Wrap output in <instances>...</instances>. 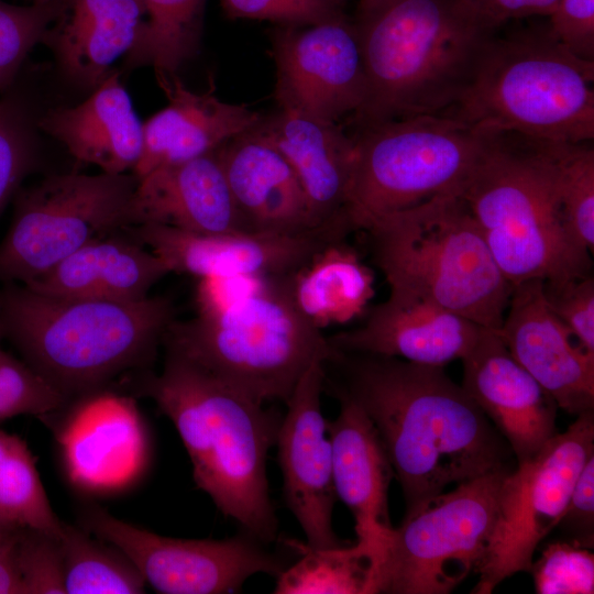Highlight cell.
Segmentation results:
<instances>
[{"instance_id":"cell-1","label":"cell","mask_w":594,"mask_h":594,"mask_svg":"<svg viewBox=\"0 0 594 594\" xmlns=\"http://www.w3.org/2000/svg\"><path fill=\"white\" fill-rule=\"evenodd\" d=\"M324 366L336 397L353 400L375 427L406 512L450 484L509 465L507 442L442 366L332 348Z\"/></svg>"},{"instance_id":"cell-2","label":"cell","mask_w":594,"mask_h":594,"mask_svg":"<svg viewBox=\"0 0 594 594\" xmlns=\"http://www.w3.org/2000/svg\"><path fill=\"white\" fill-rule=\"evenodd\" d=\"M135 387L173 421L197 486L218 509L260 542L275 540L266 459L282 418L168 350L162 371L142 374Z\"/></svg>"},{"instance_id":"cell-3","label":"cell","mask_w":594,"mask_h":594,"mask_svg":"<svg viewBox=\"0 0 594 594\" xmlns=\"http://www.w3.org/2000/svg\"><path fill=\"white\" fill-rule=\"evenodd\" d=\"M175 319L172 300L162 296L124 302L50 295L19 283L0 288V341L68 403L147 365Z\"/></svg>"},{"instance_id":"cell-4","label":"cell","mask_w":594,"mask_h":594,"mask_svg":"<svg viewBox=\"0 0 594 594\" xmlns=\"http://www.w3.org/2000/svg\"><path fill=\"white\" fill-rule=\"evenodd\" d=\"M351 16L366 77L365 100L351 117L355 129L446 114L496 33L475 23L455 0H356Z\"/></svg>"},{"instance_id":"cell-5","label":"cell","mask_w":594,"mask_h":594,"mask_svg":"<svg viewBox=\"0 0 594 594\" xmlns=\"http://www.w3.org/2000/svg\"><path fill=\"white\" fill-rule=\"evenodd\" d=\"M219 381L264 404L287 402L297 382L331 348L294 307L284 276L252 278L174 320L163 343Z\"/></svg>"},{"instance_id":"cell-6","label":"cell","mask_w":594,"mask_h":594,"mask_svg":"<svg viewBox=\"0 0 594 594\" xmlns=\"http://www.w3.org/2000/svg\"><path fill=\"white\" fill-rule=\"evenodd\" d=\"M593 81L594 62L566 51L547 25L504 36L494 33L446 116L490 135L592 142Z\"/></svg>"},{"instance_id":"cell-7","label":"cell","mask_w":594,"mask_h":594,"mask_svg":"<svg viewBox=\"0 0 594 594\" xmlns=\"http://www.w3.org/2000/svg\"><path fill=\"white\" fill-rule=\"evenodd\" d=\"M461 197L513 287L592 274L591 252L566 228L543 141L494 134Z\"/></svg>"},{"instance_id":"cell-8","label":"cell","mask_w":594,"mask_h":594,"mask_svg":"<svg viewBox=\"0 0 594 594\" xmlns=\"http://www.w3.org/2000/svg\"><path fill=\"white\" fill-rule=\"evenodd\" d=\"M362 232L389 289L421 295L484 328H501L513 286L461 196L378 218Z\"/></svg>"},{"instance_id":"cell-9","label":"cell","mask_w":594,"mask_h":594,"mask_svg":"<svg viewBox=\"0 0 594 594\" xmlns=\"http://www.w3.org/2000/svg\"><path fill=\"white\" fill-rule=\"evenodd\" d=\"M493 135L446 114L358 128L349 196L352 232L432 199L461 196Z\"/></svg>"},{"instance_id":"cell-10","label":"cell","mask_w":594,"mask_h":594,"mask_svg":"<svg viewBox=\"0 0 594 594\" xmlns=\"http://www.w3.org/2000/svg\"><path fill=\"white\" fill-rule=\"evenodd\" d=\"M503 466L406 512L382 552L375 593L447 594L475 571L492 535Z\"/></svg>"},{"instance_id":"cell-11","label":"cell","mask_w":594,"mask_h":594,"mask_svg":"<svg viewBox=\"0 0 594 594\" xmlns=\"http://www.w3.org/2000/svg\"><path fill=\"white\" fill-rule=\"evenodd\" d=\"M128 173L52 175L19 189L0 243V283L29 284L86 243L127 228Z\"/></svg>"},{"instance_id":"cell-12","label":"cell","mask_w":594,"mask_h":594,"mask_svg":"<svg viewBox=\"0 0 594 594\" xmlns=\"http://www.w3.org/2000/svg\"><path fill=\"white\" fill-rule=\"evenodd\" d=\"M593 454L594 410L576 416L564 432L556 433L534 457L506 474L472 593H492L506 578L529 571L537 547L556 528L582 468Z\"/></svg>"},{"instance_id":"cell-13","label":"cell","mask_w":594,"mask_h":594,"mask_svg":"<svg viewBox=\"0 0 594 594\" xmlns=\"http://www.w3.org/2000/svg\"><path fill=\"white\" fill-rule=\"evenodd\" d=\"M81 526L120 550L145 583L163 594L240 592L251 575L277 576L284 569L280 560L249 535L223 540L170 538L118 519L100 507L86 508Z\"/></svg>"},{"instance_id":"cell-14","label":"cell","mask_w":594,"mask_h":594,"mask_svg":"<svg viewBox=\"0 0 594 594\" xmlns=\"http://www.w3.org/2000/svg\"><path fill=\"white\" fill-rule=\"evenodd\" d=\"M279 109L338 122L366 96V77L352 16L345 12L306 26H276L272 34Z\"/></svg>"},{"instance_id":"cell-15","label":"cell","mask_w":594,"mask_h":594,"mask_svg":"<svg viewBox=\"0 0 594 594\" xmlns=\"http://www.w3.org/2000/svg\"><path fill=\"white\" fill-rule=\"evenodd\" d=\"M324 361L311 363L297 382L275 442L286 504L306 536V544L319 549L342 546L332 525L337 495L327 420L320 405Z\"/></svg>"},{"instance_id":"cell-16","label":"cell","mask_w":594,"mask_h":594,"mask_svg":"<svg viewBox=\"0 0 594 594\" xmlns=\"http://www.w3.org/2000/svg\"><path fill=\"white\" fill-rule=\"evenodd\" d=\"M167 266L169 273L204 278L287 276L333 240L326 233L268 235L196 233L145 223L123 229Z\"/></svg>"},{"instance_id":"cell-17","label":"cell","mask_w":594,"mask_h":594,"mask_svg":"<svg viewBox=\"0 0 594 594\" xmlns=\"http://www.w3.org/2000/svg\"><path fill=\"white\" fill-rule=\"evenodd\" d=\"M510 355L553 398L579 416L594 410V355L586 352L549 308L543 282L515 285L497 330Z\"/></svg>"},{"instance_id":"cell-18","label":"cell","mask_w":594,"mask_h":594,"mask_svg":"<svg viewBox=\"0 0 594 594\" xmlns=\"http://www.w3.org/2000/svg\"><path fill=\"white\" fill-rule=\"evenodd\" d=\"M485 329L421 295L389 289L388 298L369 310L362 326L327 340L339 351L443 366L462 360Z\"/></svg>"},{"instance_id":"cell-19","label":"cell","mask_w":594,"mask_h":594,"mask_svg":"<svg viewBox=\"0 0 594 594\" xmlns=\"http://www.w3.org/2000/svg\"><path fill=\"white\" fill-rule=\"evenodd\" d=\"M462 387L505 439L517 462L534 457L557 432L553 398L485 329L462 359Z\"/></svg>"},{"instance_id":"cell-20","label":"cell","mask_w":594,"mask_h":594,"mask_svg":"<svg viewBox=\"0 0 594 594\" xmlns=\"http://www.w3.org/2000/svg\"><path fill=\"white\" fill-rule=\"evenodd\" d=\"M257 128L296 174L319 229L336 240L352 232L349 196L354 140L338 122L279 109Z\"/></svg>"},{"instance_id":"cell-21","label":"cell","mask_w":594,"mask_h":594,"mask_svg":"<svg viewBox=\"0 0 594 594\" xmlns=\"http://www.w3.org/2000/svg\"><path fill=\"white\" fill-rule=\"evenodd\" d=\"M217 154L245 232L331 237L318 228L296 174L257 127L226 142Z\"/></svg>"},{"instance_id":"cell-22","label":"cell","mask_w":594,"mask_h":594,"mask_svg":"<svg viewBox=\"0 0 594 594\" xmlns=\"http://www.w3.org/2000/svg\"><path fill=\"white\" fill-rule=\"evenodd\" d=\"M61 435L74 483L91 491L125 486L143 470L146 439L130 397L100 389L78 399Z\"/></svg>"},{"instance_id":"cell-23","label":"cell","mask_w":594,"mask_h":594,"mask_svg":"<svg viewBox=\"0 0 594 594\" xmlns=\"http://www.w3.org/2000/svg\"><path fill=\"white\" fill-rule=\"evenodd\" d=\"M168 103L143 123V148L132 170L142 178L155 168L217 151L229 140L258 125L263 116L245 103L226 102L215 87L188 89L177 73L155 72Z\"/></svg>"},{"instance_id":"cell-24","label":"cell","mask_w":594,"mask_h":594,"mask_svg":"<svg viewBox=\"0 0 594 594\" xmlns=\"http://www.w3.org/2000/svg\"><path fill=\"white\" fill-rule=\"evenodd\" d=\"M145 223L207 234L245 232L217 151L138 179L127 228Z\"/></svg>"},{"instance_id":"cell-25","label":"cell","mask_w":594,"mask_h":594,"mask_svg":"<svg viewBox=\"0 0 594 594\" xmlns=\"http://www.w3.org/2000/svg\"><path fill=\"white\" fill-rule=\"evenodd\" d=\"M338 417L327 421L331 444L336 495L352 513L358 541L380 557L393 530L388 514V487L394 471L380 436L363 409L337 396Z\"/></svg>"},{"instance_id":"cell-26","label":"cell","mask_w":594,"mask_h":594,"mask_svg":"<svg viewBox=\"0 0 594 594\" xmlns=\"http://www.w3.org/2000/svg\"><path fill=\"white\" fill-rule=\"evenodd\" d=\"M144 21L141 0H63L42 43L69 79L95 89L133 47Z\"/></svg>"},{"instance_id":"cell-27","label":"cell","mask_w":594,"mask_h":594,"mask_svg":"<svg viewBox=\"0 0 594 594\" xmlns=\"http://www.w3.org/2000/svg\"><path fill=\"white\" fill-rule=\"evenodd\" d=\"M38 128L65 145L82 163L107 174L136 166L143 148V123L113 70L81 103L47 111Z\"/></svg>"},{"instance_id":"cell-28","label":"cell","mask_w":594,"mask_h":594,"mask_svg":"<svg viewBox=\"0 0 594 594\" xmlns=\"http://www.w3.org/2000/svg\"><path fill=\"white\" fill-rule=\"evenodd\" d=\"M167 274L146 246L112 233L86 243L25 286L70 298L139 301Z\"/></svg>"},{"instance_id":"cell-29","label":"cell","mask_w":594,"mask_h":594,"mask_svg":"<svg viewBox=\"0 0 594 594\" xmlns=\"http://www.w3.org/2000/svg\"><path fill=\"white\" fill-rule=\"evenodd\" d=\"M284 284L297 311L315 328L352 321L374 296V274L344 240L331 241Z\"/></svg>"},{"instance_id":"cell-30","label":"cell","mask_w":594,"mask_h":594,"mask_svg":"<svg viewBox=\"0 0 594 594\" xmlns=\"http://www.w3.org/2000/svg\"><path fill=\"white\" fill-rule=\"evenodd\" d=\"M287 543L300 558L278 575L276 594H375L378 553L358 541L351 547L311 548Z\"/></svg>"},{"instance_id":"cell-31","label":"cell","mask_w":594,"mask_h":594,"mask_svg":"<svg viewBox=\"0 0 594 594\" xmlns=\"http://www.w3.org/2000/svg\"><path fill=\"white\" fill-rule=\"evenodd\" d=\"M145 21L125 56V67L177 73L197 56L207 0H141Z\"/></svg>"},{"instance_id":"cell-32","label":"cell","mask_w":594,"mask_h":594,"mask_svg":"<svg viewBox=\"0 0 594 594\" xmlns=\"http://www.w3.org/2000/svg\"><path fill=\"white\" fill-rule=\"evenodd\" d=\"M59 542L65 594L145 592L146 583L133 563L120 550L82 527L63 521Z\"/></svg>"},{"instance_id":"cell-33","label":"cell","mask_w":594,"mask_h":594,"mask_svg":"<svg viewBox=\"0 0 594 594\" xmlns=\"http://www.w3.org/2000/svg\"><path fill=\"white\" fill-rule=\"evenodd\" d=\"M0 526L31 528L61 536L54 513L25 441L0 430Z\"/></svg>"},{"instance_id":"cell-34","label":"cell","mask_w":594,"mask_h":594,"mask_svg":"<svg viewBox=\"0 0 594 594\" xmlns=\"http://www.w3.org/2000/svg\"><path fill=\"white\" fill-rule=\"evenodd\" d=\"M551 160L566 228L584 249L594 251V148L591 142L543 141Z\"/></svg>"},{"instance_id":"cell-35","label":"cell","mask_w":594,"mask_h":594,"mask_svg":"<svg viewBox=\"0 0 594 594\" xmlns=\"http://www.w3.org/2000/svg\"><path fill=\"white\" fill-rule=\"evenodd\" d=\"M63 0L14 6L0 0V91L14 81L31 50L58 18Z\"/></svg>"},{"instance_id":"cell-36","label":"cell","mask_w":594,"mask_h":594,"mask_svg":"<svg viewBox=\"0 0 594 594\" xmlns=\"http://www.w3.org/2000/svg\"><path fill=\"white\" fill-rule=\"evenodd\" d=\"M67 399L48 382L1 348L0 341V420L19 415L48 416Z\"/></svg>"},{"instance_id":"cell-37","label":"cell","mask_w":594,"mask_h":594,"mask_svg":"<svg viewBox=\"0 0 594 594\" xmlns=\"http://www.w3.org/2000/svg\"><path fill=\"white\" fill-rule=\"evenodd\" d=\"M538 594H592L594 556L586 548L556 541L543 548L529 571Z\"/></svg>"},{"instance_id":"cell-38","label":"cell","mask_w":594,"mask_h":594,"mask_svg":"<svg viewBox=\"0 0 594 594\" xmlns=\"http://www.w3.org/2000/svg\"><path fill=\"white\" fill-rule=\"evenodd\" d=\"M25 594H65L63 553L58 537L19 528L12 542Z\"/></svg>"},{"instance_id":"cell-39","label":"cell","mask_w":594,"mask_h":594,"mask_svg":"<svg viewBox=\"0 0 594 594\" xmlns=\"http://www.w3.org/2000/svg\"><path fill=\"white\" fill-rule=\"evenodd\" d=\"M34 144L21 108L0 100V215L34 165Z\"/></svg>"},{"instance_id":"cell-40","label":"cell","mask_w":594,"mask_h":594,"mask_svg":"<svg viewBox=\"0 0 594 594\" xmlns=\"http://www.w3.org/2000/svg\"><path fill=\"white\" fill-rule=\"evenodd\" d=\"M230 19L268 21L278 26H306L346 12L349 0H220Z\"/></svg>"},{"instance_id":"cell-41","label":"cell","mask_w":594,"mask_h":594,"mask_svg":"<svg viewBox=\"0 0 594 594\" xmlns=\"http://www.w3.org/2000/svg\"><path fill=\"white\" fill-rule=\"evenodd\" d=\"M547 304L574 340L594 355V278L591 275L558 284L543 282Z\"/></svg>"},{"instance_id":"cell-42","label":"cell","mask_w":594,"mask_h":594,"mask_svg":"<svg viewBox=\"0 0 594 594\" xmlns=\"http://www.w3.org/2000/svg\"><path fill=\"white\" fill-rule=\"evenodd\" d=\"M548 18V30L560 45L594 62V0H559Z\"/></svg>"},{"instance_id":"cell-43","label":"cell","mask_w":594,"mask_h":594,"mask_svg":"<svg viewBox=\"0 0 594 594\" xmlns=\"http://www.w3.org/2000/svg\"><path fill=\"white\" fill-rule=\"evenodd\" d=\"M556 528L571 544L594 546V454L582 468Z\"/></svg>"},{"instance_id":"cell-44","label":"cell","mask_w":594,"mask_h":594,"mask_svg":"<svg viewBox=\"0 0 594 594\" xmlns=\"http://www.w3.org/2000/svg\"><path fill=\"white\" fill-rule=\"evenodd\" d=\"M559 0H455L460 9L483 29L496 32L514 19L549 16Z\"/></svg>"},{"instance_id":"cell-45","label":"cell","mask_w":594,"mask_h":594,"mask_svg":"<svg viewBox=\"0 0 594 594\" xmlns=\"http://www.w3.org/2000/svg\"><path fill=\"white\" fill-rule=\"evenodd\" d=\"M13 539L0 554V594H25L23 580L12 550Z\"/></svg>"},{"instance_id":"cell-46","label":"cell","mask_w":594,"mask_h":594,"mask_svg":"<svg viewBox=\"0 0 594 594\" xmlns=\"http://www.w3.org/2000/svg\"><path fill=\"white\" fill-rule=\"evenodd\" d=\"M19 529V528H16ZM16 529L4 528L0 526V554L9 547L11 543Z\"/></svg>"},{"instance_id":"cell-47","label":"cell","mask_w":594,"mask_h":594,"mask_svg":"<svg viewBox=\"0 0 594 594\" xmlns=\"http://www.w3.org/2000/svg\"><path fill=\"white\" fill-rule=\"evenodd\" d=\"M30 1H32V3H42V2H47L51 0H30Z\"/></svg>"}]
</instances>
